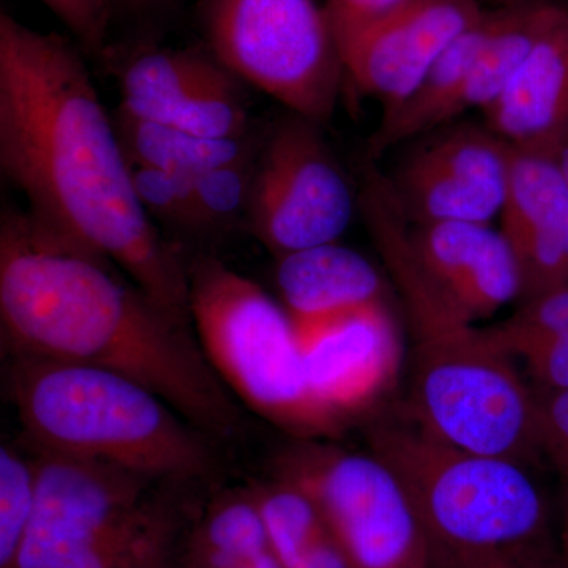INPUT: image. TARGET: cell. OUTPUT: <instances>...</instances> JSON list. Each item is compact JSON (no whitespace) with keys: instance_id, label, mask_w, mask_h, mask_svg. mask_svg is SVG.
I'll use <instances>...</instances> for the list:
<instances>
[{"instance_id":"obj_7","label":"cell","mask_w":568,"mask_h":568,"mask_svg":"<svg viewBox=\"0 0 568 568\" xmlns=\"http://www.w3.org/2000/svg\"><path fill=\"white\" fill-rule=\"evenodd\" d=\"M213 58L310 121L327 122L346 84L335 0H200Z\"/></svg>"},{"instance_id":"obj_33","label":"cell","mask_w":568,"mask_h":568,"mask_svg":"<svg viewBox=\"0 0 568 568\" xmlns=\"http://www.w3.org/2000/svg\"><path fill=\"white\" fill-rule=\"evenodd\" d=\"M489 2L495 3L496 7H500V6H510V3L523 2V0H489Z\"/></svg>"},{"instance_id":"obj_6","label":"cell","mask_w":568,"mask_h":568,"mask_svg":"<svg viewBox=\"0 0 568 568\" xmlns=\"http://www.w3.org/2000/svg\"><path fill=\"white\" fill-rule=\"evenodd\" d=\"M189 267L194 335L215 375L257 416L298 439L339 435L306 384L293 320L260 284L212 256Z\"/></svg>"},{"instance_id":"obj_16","label":"cell","mask_w":568,"mask_h":568,"mask_svg":"<svg viewBox=\"0 0 568 568\" xmlns=\"http://www.w3.org/2000/svg\"><path fill=\"white\" fill-rule=\"evenodd\" d=\"M521 275V302L568 284V185L558 160L514 151L500 212Z\"/></svg>"},{"instance_id":"obj_29","label":"cell","mask_w":568,"mask_h":568,"mask_svg":"<svg viewBox=\"0 0 568 568\" xmlns=\"http://www.w3.org/2000/svg\"><path fill=\"white\" fill-rule=\"evenodd\" d=\"M293 568H354L331 530L315 541Z\"/></svg>"},{"instance_id":"obj_23","label":"cell","mask_w":568,"mask_h":568,"mask_svg":"<svg viewBox=\"0 0 568 568\" xmlns=\"http://www.w3.org/2000/svg\"><path fill=\"white\" fill-rule=\"evenodd\" d=\"M39 467L36 455L0 448V568H14L36 510Z\"/></svg>"},{"instance_id":"obj_10","label":"cell","mask_w":568,"mask_h":568,"mask_svg":"<svg viewBox=\"0 0 568 568\" xmlns=\"http://www.w3.org/2000/svg\"><path fill=\"white\" fill-rule=\"evenodd\" d=\"M320 125L290 112L264 132L245 226L275 257L338 241L357 211Z\"/></svg>"},{"instance_id":"obj_19","label":"cell","mask_w":568,"mask_h":568,"mask_svg":"<svg viewBox=\"0 0 568 568\" xmlns=\"http://www.w3.org/2000/svg\"><path fill=\"white\" fill-rule=\"evenodd\" d=\"M114 123L130 164L183 175H200L230 164L254 162L265 132L253 130L246 136L213 140L162 123L136 121L119 111Z\"/></svg>"},{"instance_id":"obj_25","label":"cell","mask_w":568,"mask_h":568,"mask_svg":"<svg viewBox=\"0 0 568 568\" xmlns=\"http://www.w3.org/2000/svg\"><path fill=\"white\" fill-rule=\"evenodd\" d=\"M256 160L192 175L194 193L209 233L246 223Z\"/></svg>"},{"instance_id":"obj_5","label":"cell","mask_w":568,"mask_h":568,"mask_svg":"<svg viewBox=\"0 0 568 568\" xmlns=\"http://www.w3.org/2000/svg\"><path fill=\"white\" fill-rule=\"evenodd\" d=\"M369 448L406 488L432 555L549 547L547 503L528 466L462 450L413 422L376 425Z\"/></svg>"},{"instance_id":"obj_18","label":"cell","mask_w":568,"mask_h":568,"mask_svg":"<svg viewBox=\"0 0 568 568\" xmlns=\"http://www.w3.org/2000/svg\"><path fill=\"white\" fill-rule=\"evenodd\" d=\"M276 261V287L294 323L384 301L383 276L375 265L336 242Z\"/></svg>"},{"instance_id":"obj_9","label":"cell","mask_w":568,"mask_h":568,"mask_svg":"<svg viewBox=\"0 0 568 568\" xmlns=\"http://www.w3.org/2000/svg\"><path fill=\"white\" fill-rule=\"evenodd\" d=\"M276 474L313 497L354 568H429L432 545L413 500L373 452L302 439Z\"/></svg>"},{"instance_id":"obj_26","label":"cell","mask_w":568,"mask_h":568,"mask_svg":"<svg viewBox=\"0 0 568 568\" xmlns=\"http://www.w3.org/2000/svg\"><path fill=\"white\" fill-rule=\"evenodd\" d=\"M55 14L89 58H104L114 2L112 0H40Z\"/></svg>"},{"instance_id":"obj_3","label":"cell","mask_w":568,"mask_h":568,"mask_svg":"<svg viewBox=\"0 0 568 568\" xmlns=\"http://www.w3.org/2000/svg\"><path fill=\"white\" fill-rule=\"evenodd\" d=\"M358 209L405 301L413 327L409 418L426 435L529 466L540 454L536 392L488 327L458 315L418 271L407 222L386 178L364 175Z\"/></svg>"},{"instance_id":"obj_30","label":"cell","mask_w":568,"mask_h":568,"mask_svg":"<svg viewBox=\"0 0 568 568\" xmlns=\"http://www.w3.org/2000/svg\"><path fill=\"white\" fill-rule=\"evenodd\" d=\"M112 2L129 13L148 17V14H160L173 9L179 0H112Z\"/></svg>"},{"instance_id":"obj_2","label":"cell","mask_w":568,"mask_h":568,"mask_svg":"<svg viewBox=\"0 0 568 568\" xmlns=\"http://www.w3.org/2000/svg\"><path fill=\"white\" fill-rule=\"evenodd\" d=\"M0 324L10 355L132 377L207 436L241 422L192 324L11 205L0 220Z\"/></svg>"},{"instance_id":"obj_13","label":"cell","mask_w":568,"mask_h":568,"mask_svg":"<svg viewBox=\"0 0 568 568\" xmlns=\"http://www.w3.org/2000/svg\"><path fill=\"white\" fill-rule=\"evenodd\" d=\"M294 327L310 392L342 424L394 386L403 351L386 302L298 321Z\"/></svg>"},{"instance_id":"obj_21","label":"cell","mask_w":568,"mask_h":568,"mask_svg":"<svg viewBox=\"0 0 568 568\" xmlns=\"http://www.w3.org/2000/svg\"><path fill=\"white\" fill-rule=\"evenodd\" d=\"M272 551L252 489L227 493L209 508L194 540L200 568H237Z\"/></svg>"},{"instance_id":"obj_11","label":"cell","mask_w":568,"mask_h":568,"mask_svg":"<svg viewBox=\"0 0 568 568\" xmlns=\"http://www.w3.org/2000/svg\"><path fill=\"white\" fill-rule=\"evenodd\" d=\"M387 178L409 224L491 223L503 212L514 149L487 125L447 123L424 134Z\"/></svg>"},{"instance_id":"obj_12","label":"cell","mask_w":568,"mask_h":568,"mask_svg":"<svg viewBox=\"0 0 568 568\" xmlns=\"http://www.w3.org/2000/svg\"><path fill=\"white\" fill-rule=\"evenodd\" d=\"M241 82L209 50L151 48L123 67L119 112L196 136L242 138L253 129Z\"/></svg>"},{"instance_id":"obj_4","label":"cell","mask_w":568,"mask_h":568,"mask_svg":"<svg viewBox=\"0 0 568 568\" xmlns=\"http://www.w3.org/2000/svg\"><path fill=\"white\" fill-rule=\"evenodd\" d=\"M10 395L32 448L183 480L212 467L209 436L132 377L10 355Z\"/></svg>"},{"instance_id":"obj_31","label":"cell","mask_w":568,"mask_h":568,"mask_svg":"<svg viewBox=\"0 0 568 568\" xmlns=\"http://www.w3.org/2000/svg\"><path fill=\"white\" fill-rule=\"evenodd\" d=\"M556 160H558L560 173H562L564 179H566L568 185V136L566 142H564L562 148H560V151L558 153V156H556Z\"/></svg>"},{"instance_id":"obj_20","label":"cell","mask_w":568,"mask_h":568,"mask_svg":"<svg viewBox=\"0 0 568 568\" xmlns=\"http://www.w3.org/2000/svg\"><path fill=\"white\" fill-rule=\"evenodd\" d=\"M488 328L525 366L536 390H568V284L523 301L514 315Z\"/></svg>"},{"instance_id":"obj_15","label":"cell","mask_w":568,"mask_h":568,"mask_svg":"<svg viewBox=\"0 0 568 568\" xmlns=\"http://www.w3.org/2000/svg\"><path fill=\"white\" fill-rule=\"evenodd\" d=\"M406 239L422 275L470 323L521 301L517 260L489 223H407Z\"/></svg>"},{"instance_id":"obj_28","label":"cell","mask_w":568,"mask_h":568,"mask_svg":"<svg viewBox=\"0 0 568 568\" xmlns=\"http://www.w3.org/2000/svg\"><path fill=\"white\" fill-rule=\"evenodd\" d=\"M405 0H335L336 22L339 40L345 41L355 33L386 18Z\"/></svg>"},{"instance_id":"obj_17","label":"cell","mask_w":568,"mask_h":568,"mask_svg":"<svg viewBox=\"0 0 568 568\" xmlns=\"http://www.w3.org/2000/svg\"><path fill=\"white\" fill-rule=\"evenodd\" d=\"M481 112L485 125L515 152L558 156L568 136V10L560 9L506 89Z\"/></svg>"},{"instance_id":"obj_8","label":"cell","mask_w":568,"mask_h":568,"mask_svg":"<svg viewBox=\"0 0 568 568\" xmlns=\"http://www.w3.org/2000/svg\"><path fill=\"white\" fill-rule=\"evenodd\" d=\"M36 450V510L14 568H121L155 510L152 478L122 467Z\"/></svg>"},{"instance_id":"obj_1","label":"cell","mask_w":568,"mask_h":568,"mask_svg":"<svg viewBox=\"0 0 568 568\" xmlns=\"http://www.w3.org/2000/svg\"><path fill=\"white\" fill-rule=\"evenodd\" d=\"M0 168L28 213L192 324L189 267L142 207L80 48L0 13Z\"/></svg>"},{"instance_id":"obj_27","label":"cell","mask_w":568,"mask_h":568,"mask_svg":"<svg viewBox=\"0 0 568 568\" xmlns=\"http://www.w3.org/2000/svg\"><path fill=\"white\" fill-rule=\"evenodd\" d=\"M534 392L540 454L547 455L568 493V390Z\"/></svg>"},{"instance_id":"obj_22","label":"cell","mask_w":568,"mask_h":568,"mask_svg":"<svg viewBox=\"0 0 568 568\" xmlns=\"http://www.w3.org/2000/svg\"><path fill=\"white\" fill-rule=\"evenodd\" d=\"M252 493L272 551L284 568H293L306 549L328 532L313 497L294 481L276 474L274 480L256 485Z\"/></svg>"},{"instance_id":"obj_32","label":"cell","mask_w":568,"mask_h":568,"mask_svg":"<svg viewBox=\"0 0 568 568\" xmlns=\"http://www.w3.org/2000/svg\"><path fill=\"white\" fill-rule=\"evenodd\" d=\"M564 548H566L567 567H568V493L564 491Z\"/></svg>"},{"instance_id":"obj_24","label":"cell","mask_w":568,"mask_h":568,"mask_svg":"<svg viewBox=\"0 0 568 568\" xmlns=\"http://www.w3.org/2000/svg\"><path fill=\"white\" fill-rule=\"evenodd\" d=\"M134 190L153 223L185 234H209L197 204L192 175L132 164Z\"/></svg>"},{"instance_id":"obj_14","label":"cell","mask_w":568,"mask_h":568,"mask_svg":"<svg viewBox=\"0 0 568 568\" xmlns=\"http://www.w3.org/2000/svg\"><path fill=\"white\" fill-rule=\"evenodd\" d=\"M484 11L478 0H405L343 41L346 84L376 99L383 111L396 106Z\"/></svg>"}]
</instances>
